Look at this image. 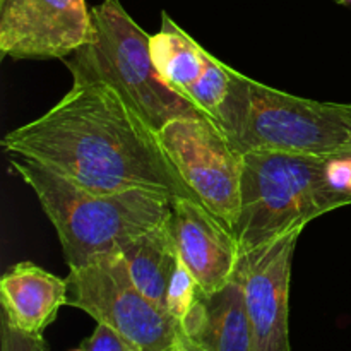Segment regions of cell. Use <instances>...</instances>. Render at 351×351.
Here are the masks:
<instances>
[{
	"label": "cell",
	"instance_id": "6da1fadb",
	"mask_svg": "<svg viewBox=\"0 0 351 351\" xmlns=\"http://www.w3.org/2000/svg\"><path fill=\"white\" fill-rule=\"evenodd\" d=\"M0 146L96 194L143 189L194 197L156 130L105 81H74L60 101L5 134Z\"/></svg>",
	"mask_w": 351,
	"mask_h": 351
},
{
	"label": "cell",
	"instance_id": "7a4b0ae2",
	"mask_svg": "<svg viewBox=\"0 0 351 351\" xmlns=\"http://www.w3.org/2000/svg\"><path fill=\"white\" fill-rule=\"evenodd\" d=\"M9 165L36 194L57 232L69 269L98 254L122 249L171 215V195L158 191L96 194L24 158L9 156Z\"/></svg>",
	"mask_w": 351,
	"mask_h": 351
},
{
	"label": "cell",
	"instance_id": "3957f363",
	"mask_svg": "<svg viewBox=\"0 0 351 351\" xmlns=\"http://www.w3.org/2000/svg\"><path fill=\"white\" fill-rule=\"evenodd\" d=\"M326 158L281 151H245L240 216L233 233L240 250L256 249L341 208L326 180Z\"/></svg>",
	"mask_w": 351,
	"mask_h": 351
},
{
	"label": "cell",
	"instance_id": "277c9868",
	"mask_svg": "<svg viewBox=\"0 0 351 351\" xmlns=\"http://www.w3.org/2000/svg\"><path fill=\"white\" fill-rule=\"evenodd\" d=\"M91 14L95 40L64 58L74 81L115 86L156 132L171 120L202 113L163 81L151 53V36L119 0H103Z\"/></svg>",
	"mask_w": 351,
	"mask_h": 351
},
{
	"label": "cell",
	"instance_id": "5b68a950",
	"mask_svg": "<svg viewBox=\"0 0 351 351\" xmlns=\"http://www.w3.org/2000/svg\"><path fill=\"white\" fill-rule=\"evenodd\" d=\"M67 305L108 326L136 351H167L182 338L180 322L134 283L122 249L69 269Z\"/></svg>",
	"mask_w": 351,
	"mask_h": 351
},
{
	"label": "cell",
	"instance_id": "8992f818",
	"mask_svg": "<svg viewBox=\"0 0 351 351\" xmlns=\"http://www.w3.org/2000/svg\"><path fill=\"white\" fill-rule=\"evenodd\" d=\"M149 45L163 81L239 146L250 105V77L209 53L167 12Z\"/></svg>",
	"mask_w": 351,
	"mask_h": 351
},
{
	"label": "cell",
	"instance_id": "52a82bcc",
	"mask_svg": "<svg viewBox=\"0 0 351 351\" xmlns=\"http://www.w3.org/2000/svg\"><path fill=\"white\" fill-rule=\"evenodd\" d=\"M351 143V103L317 101L250 77V105L239 151L331 156Z\"/></svg>",
	"mask_w": 351,
	"mask_h": 351
},
{
	"label": "cell",
	"instance_id": "ba28073f",
	"mask_svg": "<svg viewBox=\"0 0 351 351\" xmlns=\"http://www.w3.org/2000/svg\"><path fill=\"white\" fill-rule=\"evenodd\" d=\"M158 139L194 197L230 230L240 216L243 153L204 113L168 122Z\"/></svg>",
	"mask_w": 351,
	"mask_h": 351
},
{
	"label": "cell",
	"instance_id": "9c48e42d",
	"mask_svg": "<svg viewBox=\"0 0 351 351\" xmlns=\"http://www.w3.org/2000/svg\"><path fill=\"white\" fill-rule=\"evenodd\" d=\"M86 0H0V53L14 60L67 58L95 40Z\"/></svg>",
	"mask_w": 351,
	"mask_h": 351
},
{
	"label": "cell",
	"instance_id": "30bf717a",
	"mask_svg": "<svg viewBox=\"0 0 351 351\" xmlns=\"http://www.w3.org/2000/svg\"><path fill=\"white\" fill-rule=\"evenodd\" d=\"M302 232L291 230L240 256L235 278L252 328V351H291V264Z\"/></svg>",
	"mask_w": 351,
	"mask_h": 351
},
{
	"label": "cell",
	"instance_id": "8fae6325",
	"mask_svg": "<svg viewBox=\"0 0 351 351\" xmlns=\"http://www.w3.org/2000/svg\"><path fill=\"white\" fill-rule=\"evenodd\" d=\"M170 228L178 256L202 293H215L235 280L240 243L218 216L194 197L171 199Z\"/></svg>",
	"mask_w": 351,
	"mask_h": 351
},
{
	"label": "cell",
	"instance_id": "7c38bea8",
	"mask_svg": "<svg viewBox=\"0 0 351 351\" xmlns=\"http://www.w3.org/2000/svg\"><path fill=\"white\" fill-rule=\"evenodd\" d=\"M0 302L10 324L27 335L43 336L67 305V280L29 261L17 263L0 280Z\"/></svg>",
	"mask_w": 351,
	"mask_h": 351
},
{
	"label": "cell",
	"instance_id": "4fadbf2b",
	"mask_svg": "<svg viewBox=\"0 0 351 351\" xmlns=\"http://www.w3.org/2000/svg\"><path fill=\"white\" fill-rule=\"evenodd\" d=\"M180 328L204 351H252V328L237 278L215 293L201 291Z\"/></svg>",
	"mask_w": 351,
	"mask_h": 351
},
{
	"label": "cell",
	"instance_id": "5bb4252c",
	"mask_svg": "<svg viewBox=\"0 0 351 351\" xmlns=\"http://www.w3.org/2000/svg\"><path fill=\"white\" fill-rule=\"evenodd\" d=\"M134 283L149 300L167 311V293L180 256L170 218L122 247Z\"/></svg>",
	"mask_w": 351,
	"mask_h": 351
},
{
	"label": "cell",
	"instance_id": "9a60e30c",
	"mask_svg": "<svg viewBox=\"0 0 351 351\" xmlns=\"http://www.w3.org/2000/svg\"><path fill=\"white\" fill-rule=\"evenodd\" d=\"M199 293H201V288H199L197 281L194 280L191 271L187 269L184 261L180 259L177 271L171 278L170 288H168L167 311L170 312L171 317L182 322L192 308V305L195 304V300H197Z\"/></svg>",
	"mask_w": 351,
	"mask_h": 351
},
{
	"label": "cell",
	"instance_id": "2e32d148",
	"mask_svg": "<svg viewBox=\"0 0 351 351\" xmlns=\"http://www.w3.org/2000/svg\"><path fill=\"white\" fill-rule=\"evenodd\" d=\"M0 351H50L43 336L27 335L10 324L2 315L0 319Z\"/></svg>",
	"mask_w": 351,
	"mask_h": 351
},
{
	"label": "cell",
	"instance_id": "e0dca14e",
	"mask_svg": "<svg viewBox=\"0 0 351 351\" xmlns=\"http://www.w3.org/2000/svg\"><path fill=\"white\" fill-rule=\"evenodd\" d=\"M79 346L84 351H136L130 348L113 329L105 324H99V322H96L93 335L86 338Z\"/></svg>",
	"mask_w": 351,
	"mask_h": 351
},
{
	"label": "cell",
	"instance_id": "ac0fdd59",
	"mask_svg": "<svg viewBox=\"0 0 351 351\" xmlns=\"http://www.w3.org/2000/svg\"><path fill=\"white\" fill-rule=\"evenodd\" d=\"M167 351H204V350H201L197 345H194L192 341H189V339L182 335V338L178 339V341L175 343L171 348H168Z\"/></svg>",
	"mask_w": 351,
	"mask_h": 351
},
{
	"label": "cell",
	"instance_id": "d6986e66",
	"mask_svg": "<svg viewBox=\"0 0 351 351\" xmlns=\"http://www.w3.org/2000/svg\"><path fill=\"white\" fill-rule=\"evenodd\" d=\"M338 3H341V5H351V0H338Z\"/></svg>",
	"mask_w": 351,
	"mask_h": 351
},
{
	"label": "cell",
	"instance_id": "ffe728a7",
	"mask_svg": "<svg viewBox=\"0 0 351 351\" xmlns=\"http://www.w3.org/2000/svg\"><path fill=\"white\" fill-rule=\"evenodd\" d=\"M341 153H346V154H351V143L348 144V146H346V149L345 151H341Z\"/></svg>",
	"mask_w": 351,
	"mask_h": 351
},
{
	"label": "cell",
	"instance_id": "44dd1931",
	"mask_svg": "<svg viewBox=\"0 0 351 351\" xmlns=\"http://www.w3.org/2000/svg\"><path fill=\"white\" fill-rule=\"evenodd\" d=\"M74 351H84V350H82V348H81V346H79V348H77V350H74Z\"/></svg>",
	"mask_w": 351,
	"mask_h": 351
}]
</instances>
